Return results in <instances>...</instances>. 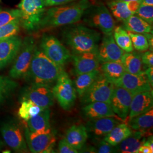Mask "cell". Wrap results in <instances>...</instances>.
<instances>
[{"label":"cell","mask_w":153,"mask_h":153,"mask_svg":"<svg viewBox=\"0 0 153 153\" xmlns=\"http://www.w3.org/2000/svg\"><path fill=\"white\" fill-rule=\"evenodd\" d=\"M90 6V0H80L69 5L52 6L45 10L39 29L52 28L74 24L81 19Z\"/></svg>","instance_id":"cell-1"},{"label":"cell","mask_w":153,"mask_h":153,"mask_svg":"<svg viewBox=\"0 0 153 153\" xmlns=\"http://www.w3.org/2000/svg\"><path fill=\"white\" fill-rule=\"evenodd\" d=\"M64 68L55 64L36 46L26 77H28L32 85H43L51 86L56 83Z\"/></svg>","instance_id":"cell-2"},{"label":"cell","mask_w":153,"mask_h":153,"mask_svg":"<svg viewBox=\"0 0 153 153\" xmlns=\"http://www.w3.org/2000/svg\"><path fill=\"white\" fill-rule=\"evenodd\" d=\"M64 41L73 54L97 52L100 34L96 30L83 25L66 28L63 33Z\"/></svg>","instance_id":"cell-3"},{"label":"cell","mask_w":153,"mask_h":153,"mask_svg":"<svg viewBox=\"0 0 153 153\" xmlns=\"http://www.w3.org/2000/svg\"><path fill=\"white\" fill-rule=\"evenodd\" d=\"M45 0H21L18 4L21 26L28 32L39 29L46 10Z\"/></svg>","instance_id":"cell-4"},{"label":"cell","mask_w":153,"mask_h":153,"mask_svg":"<svg viewBox=\"0 0 153 153\" xmlns=\"http://www.w3.org/2000/svg\"><path fill=\"white\" fill-rule=\"evenodd\" d=\"M53 94L61 107L69 111L74 105L76 98V91L71 78L64 71L58 77L52 88Z\"/></svg>","instance_id":"cell-5"},{"label":"cell","mask_w":153,"mask_h":153,"mask_svg":"<svg viewBox=\"0 0 153 153\" xmlns=\"http://www.w3.org/2000/svg\"><path fill=\"white\" fill-rule=\"evenodd\" d=\"M35 47V41L33 36H27L24 39L21 48L9 71L12 78L19 79L27 76Z\"/></svg>","instance_id":"cell-6"},{"label":"cell","mask_w":153,"mask_h":153,"mask_svg":"<svg viewBox=\"0 0 153 153\" xmlns=\"http://www.w3.org/2000/svg\"><path fill=\"white\" fill-rule=\"evenodd\" d=\"M84 15V21L89 26L98 29L104 35L112 34L115 27V20L105 6H90Z\"/></svg>","instance_id":"cell-7"},{"label":"cell","mask_w":153,"mask_h":153,"mask_svg":"<svg viewBox=\"0 0 153 153\" xmlns=\"http://www.w3.org/2000/svg\"><path fill=\"white\" fill-rule=\"evenodd\" d=\"M115 85L100 73L91 86L82 97L81 102L86 104L94 102H102L110 104Z\"/></svg>","instance_id":"cell-8"},{"label":"cell","mask_w":153,"mask_h":153,"mask_svg":"<svg viewBox=\"0 0 153 153\" xmlns=\"http://www.w3.org/2000/svg\"><path fill=\"white\" fill-rule=\"evenodd\" d=\"M40 48L50 60L62 68L71 58L69 50L52 35H44L41 40Z\"/></svg>","instance_id":"cell-9"},{"label":"cell","mask_w":153,"mask_h":153,"mask_svg":"<svg viewBox=\"0 0 153 153\" xmlns=\"http://www.w3.org/2000/svg\"><path fill=\"white\" fill-rule=\"evenodd\" d=\"M25 137L28 149L31 153L53 152L56 138L52 131L45 133H35L30 131L26 126Z\"/></svg>","instance_id":"cell-10"},{"label":"cell","mask_w":153,"mask_h":153,"mask_svg":"<svg viewBox=\"0 0 153 153\" xmlns=\"http://www.w3.org/2000/svg\"><path fill=\"white\" fill-rule=\"evenodd\" d=\"M114 84L116 86L125 88L134 95L145 91H153V86L149 81L145 71L137 74L125 72Z\"/></svg>","instance_id":"cell-11"},{"label":"cell","mask_w":153,"mask_h":153,"mask_svg":"<svg viewBox=\"0 0 153 153\" xmlns=\"http://www.w3.org/2000/svg\"><path fill=\"white\" fill-rule=\"evenodd\" d=\"M1 132L5 142L16 152L27 150V143L21 127L14 122L4 124L1 128Z\"/></svg>","instance_id":"cell-12"},{"label":"cell","mask_w":153,"mask_h":153,"mask_svg":"<svg viewBox=\"0 0 153 153\" xmlns=\"http://www.w3.org/2000/svg\"><path fill=\"white\" fill-rule=\"evenodd\" d=\"M134 94L124 88L115 86L110 105L114 112L123 120L129 116L131 99Z\"/></svg>","instance_id":"cell-13"},{"label":"cell","mask_w":153,"mask_h":153,"mask_svg":"<svg viewBox=\"0 0 153 153\" xmlns=\"http://www.w3.org/2000/svg\"><path fill=\"white\" fill-rule=\"evenodd\" d=\"M54 98L51 86L32 85L24 91L22 99H29L43 109H46L53 104Z\"/></svg>","instance_id":"cell-14"},{"label":"cell","mask_w":153,"mask_h":153,"mask_svg":"<svg viewBox=\"0 0 153 153\" xmlns=\"http://www.w3.org/2000/svg\"><path fill=\"white\" fill-rule=\"evenodd\" d=\"M119 123L117 118L112 117L90 120L86 126L88 136L96 141L102 140Z\"/></svg>","instance_id":"cell-15"},{"label":"cell","mask_w":153,"mask_h":153,"mask_svg":"<svg viewBox=\"0 0 153 153\" xmlns=\"http://www.w3.org/2000/svg\"><path fill=\"white\" fill-rule=\"evenodd\" d=\"M124 51L115 42L112 34L104 35L98 47L97 56L100 63L105 62H121Z\"/></svg>","instance_id":"cell-16"},{"label":"cell","mask_w":153,"mask_h":153,"mask_svg":"<svg viewBox=\"0 0 153 153\" xmlns=\"http://www.w3.org/2000/svg\"><path fill=\"white\" fill-rule=\"evenodd\" d=\"M22 39L13 35L0 40V69L11 63L21 48Z\"/></svg>","instance_id":"cell-17"},{"label":"cell","mask_w":153,"mask_h":153,"mask_svg":"<svg viewBox=\"0 0 153 153\" xmlns=\"http://www.w3.org/2000/svg\"><path fill=\"white\" fill-rule=\"evenodd\" d=\"M72 59L73 60V71L76 76L95 71L100 68V63L97 52L73 54Z\"/></svg>","instance_id":"cell-18"},{"label":"cell","mask_w":153,"mask_h":153,"mask_svg":"<svg viewBox=\"0 0 153 153\" xmlns=\"http://www.w3.org/2000/svg\"><path fill=\"white\" fill-rule=\"evenodd\" d=\"M140 5L141 1H140L113 0L108 3V6L113 16L118 21L122 22L135 14Z\"/></svg>","instance_id":"cell-19"},{"label":"cell","mask_w":153,"mask_h":153,"mask_svg":"<svg viewBox=\"0 0 153 153\" xmlns=\"http://www.w3.org/2000/svg\"><path fill=\"white\" fill-rule=\"evenodd\" d=\"M82 115L90 120L107 117L121 119L114 112L110 104L106 102H94L85 104L82 108Z\"/></svg>","instance_id":"cell-20"},{"label":"cell","mask_w":153,"mask_h":153,"mask_svg":"<svg viewBox=\"0 0 153 153\" xmlns=\"http://www.w3.org/2000/svg\"><path fill=\"white\" fill-rule=\"evenodd\" d=\"M153 91H145L134 95L131 99L129 119L153 108Z\"/></svg>","instance_id":"cell-21"},{"label":"cell","mask_w":153,"mask_h":153,"mask_svg":"<svg viewBox=\"0 0 153 153\" xmlns=\"http://www.w3.org/2000/svg\"><path fill=\"white\" fill-rule=\"evenodd\" d=\"M148 131H135L131 134L118 144L116 147L117 152L123 153H137L140 147L146 140Z\"/></svg>","instance_id":"cell-22"},{"label":"cell","mask_w":153,"mask_h":153,"mask_svg":"<svg viewBox=\"0 0 153 153\" xmlns=\"http://www.w3.org/2000/svg\"><path fill=\"white\" fill-rule=\"evenodd\" d=\"M88 137V131L85 126L73 125L66 131L64 138L78 151L84 147Z\"/></svg>","instance_id":"cell-23"},{"label":"cell","mask_w":153,"mask_h":153,"mask_svg":"<svg viewBox=\"0 0 153 153\" xmlns=\"http://www.w3.org/2000/svg\"><path fill=\"white\" fill-rule=\"evenodd\" d=\"M49 108L43 109L38 115L25 121L27 127L31 131L35 133H45L52 131L50 124Z\"/></svg>","instance_id":"cell-24"},{"label":"cell","mask_w":153,"mask_h":153,"mask_svg":"<svg viewBox=\"0 0 153 153\" xmlns=\"http://www.w3.org/2000/svg\"><path fill=\"white\" fill-rule=\"evenodd\" d=\"M123 22V27L128 32L142 34L153 33L152 26L136 14L132 15Z\"/></svg>","instance_id":"cell-25"},{"label":"cell","mask_w":153,"mask_h":153,"mask_svg":"<svg viewBox=\"0 0 153 153\" xmlns=\"http://www.w3.org/2000/svg\"><path fill=\"white\" fill-rule=\"evenodd\" d=\"M100 73V69H98L88 73L76 76L74 86L76 90V94L80 98H82L88 88L91 86L93 82L95 81Z\"/></svg>","instance_id":"cell-26"},{"label":"cell","mask_w":153,"mask_h":153,"mask_svg":"<svg viewBox=\"0 0 153 153\" xmlns=\"http://www.w3.org/2000/svg\"><path fill=\"white\" fill-rule=\"evenodd\" d=\"M153 126V109L130 119L128 126L134 131H149Z\"/></svg>","instance_id":"cell-27"},{"label":"cell","mask_w":153,"mask_h":153,"mask_svg":"<svg viewBox=\"0 0 153 153\" xmlns=\"http://www.w3.org/2000/svg\"><path fill=\"white\" fill-rule=\"evenodd\" d=\"M132 131L131 128L126 123H119L104 137L103 140L111 145L116 146L129 137Z\"/></svg>","instance_id":"cell-28"},{"label":"cell","mask_w":153,"mask_h":153,"mask_svg":"<svg viewBox=\"0 0 153 153\" xmlns=\"http://www.w3.org/2000/svg\"><path fill=\"white\" fill-rule=\"evenodd\" d=\"M121 62L126 72L137 74L142 72V62L140 55L136 53L124 52L121 59Z\"/></svg>","instance_id":"cell-29"},{"label":"cell","mask_w":153,"mask_h":153,"mask_svg":"<svg viewBox=\"0 0 153 153\" xmlns=\"http://www.w3.org/2000/svg\"><path fill=\"white\" fill-rule=\"evenodd\" d=\"M100 71L110 82L114 83L126 72L121 62H105L102 63Z\"/></svg>","instance_id":"cell-30"},{"label":"cell","mask_w":153,"mask_h":153,"mask_svg":"<svg viewBox=\"0 0 153 153\" xmlns=\"http://www.w3.org/2000/svg\"><path fill=\"white\" fill-rule=\"evenodd\" d=\"M115 42L117 45L126 52L133 51L131 39L128 32L121 26L115 27L112 33Z\"/></svg>","instance_id":"cell-31"},{"label":"cell","mask_w":153,"mask_h":153,"mask_svg":"<svg viewBox=\"0 0 153 153\" xmlns=\"http://www.w3.org/2000/svg\"><path fill=\"white\" fill-rule=\"evenodd\" d=\"M43 108L27 99H22L21 106L18 109V115L23 120L26 121L31 117L39 114Z\"/></svg>","instance_id":"cell-32"},{"label":"cell","mask_w":153,"mask_h":153,"mask_svg":"<svg viewBox=\"0 0 153 153\" xmlns=\"http://www.w3.org/2000/svg\"><path fill=\"white\" fill-rule=\"evenodd\" d=\"M17 84L7 76H0V103L5 100L16 88Z\"/></svg>","instance_id":"cell-33"},{"label":"cell","mask_w":153,"mask_h":153,"mask_svg":"<svg viewBox=\"0 0 153 153\" xmlns=\"http://www.w3.org/2000/svg\"><path fill=\"white\" fill-rule=\"evenodd\" d=\"M128 33L131 39L133 48L140 52L146 51L149 48L148 38L145 34L131 32H128Z\"/></svg>","instance_id":"cell-34"},{"label":"cell","mask_w":153,"mask_h":153,"mask_svg":"<svg viewBox=\"0 0 153 153\" xmlns=\"http://www.w3.org/2000/svg\"><path fill=\"white\" fill-rule=\"evenodd\" d=\"M20 18L16 19L0 27V40L16 35L20 29Z\"/></svg>","instance_id":"cell-35"},{"label":"cell","mask_w":153,"mask_h":153,"mask_svg":"<svg viewBox=\"0 0 153 153\" xmlns=\"http://www.w3.org/2000/svg\"><path fill=\"white\" fill-rule=\"evenodd\" d=\"M20 18L21 12L18 9L0 11V27Z\"/></svg>","instance_id":"cell-36"},{"label":"cell","mask_w":153,"mask_h":153,"mask_svg":"<svg viewBox=\"0 0 153 153\" xmlns=\"http://www.w3.org/2000/svg\"><path fill=\"white\" fill-rule=\"evenodd\" d=\"M136 14L150 25H153V6L140 5Z\"/></svg>","instance_id":"cell-37"},{"label":"cell","mask_w":153,"mask_h":153,"mask_svg":"<svg viewBox=\"0 0 153 153\" xmlns=\"http://www.w3.org/2000/svg\"><path fill=\"white\" fill-rule=\"evenodd\" d=\"M95 152L98 153H111L117 152L116 146H112L109 143L104 141L103 139L98 141Z\"/></svg>","instance_id":"cell-38"},{"label":"cell","mask_w":153,"mask_h":153,"mask_svg":"<svg viewBox=\"0 0 153 153\" xmlns=\"http://www.w3.org/2000/svg\"><path fill=\"white\" fill-rule=\"evenodd\" d=\"M58 151L60 153H77L78 152L67 142L65 138L61 140L58 145Z\"/></svg>","instance_id":"cell-39"},{"label":"cell","mask_w":153,"mask_h":153,"mask_svg":"<svg viewBox=\"0 0 153 153\" xmlns=\"http://www.w3.org/2000/svg\"><path fill=\"white\" fill-rule=\"evenodd\" d=\"M142 64H144L148 67H153V51H146L143 53L141 57Z\"/></svg>","instance_id":"cell-40"},{"label":"cell","mask_w":153,"mask_h":153,"mask_svg":"<svg viewBox=\"0 0 153 153\" xmlns=\"http://www.w3.org/2000/svg\"><path fill=\"white\" fill-rule=\"evenodd\" d=\"M75 0H45L44 2L46 7H52L67 4Z\"/></svg>","instance_id":"cell-41"},{"label":"cell","mask_w":153,"mask_h":153,"mask_svg":"<svg viewBox=\"0 0 153 153\" xmlns=\"http://www.w3.org/2000/svg\"><path fill=\"white\" fill-rule=\"evenodd\" d=\"M145 73L148 78V80L153 86V67H149L145 71Z\"/></svg>","instance_id":"cell-42"},{"label":"cell","mask_w":153,"mask_h":153,"mask_svg":"<svg viewBox=\"0 0 153 153\" xmlns=\"http://www.w3.org/2000/svg\"><path fill=\"white\" fill-rule=\"evenodd\" d=\"M138 153H153V150L148 146L143 145L140 147L138 149Z\"/></svg>","instance_id":"cell-43"},{"label":"cell","mask_w":153,"mask_h":153,"mask_svg":"<svg viewBox=\"0 0 153 153\" xmlns=\"http://www.w3.org/2000/svg\"><path fill=\"white\" fill-rule=\"evenodd\" d=\"M141 5L153 6V0H141Z\"/></svg>","instance_id":"cell-44"},{"label":"cell","mask_w":153,"mask_h":153,"mask_svg":"<svg viewBox=\"0 0 153 153\" xmlns=\"http://www.w3.org/2000/svg\"><path fill=\"white\" fill-rule=\"evenodd\" d=\"M121 1H141V0H121Z\"/></svg>","instance_id":"cell-45"},{"label":"cell","mask_w":153,"mask_h":153,"mask_svg":"<svg viewBox=\"0 0 153 153\" xmlns=\"http://www.w3.org/2000/svg\"><path fill=\"white\" fill-rule=\"evenodd\" d=\"M1 146L0 145V150H1Z\"/></svg>","instance_id":"cell-46"},{"label":"cell","mask_w":153,"mask_h":153,"mask_svg":"<svg viewBox=\"0 0 153 153\" xmlns=\"http://www.w3.org/2000/svg\"><path fill=\"white\" fill-rule=\"evenodd\" d=\"M0 2H1V0H0Z\"/></svg>","instance_id":"cell-47"},{"label":"cell","mask_w":153,"mask_h":153,"mask_svg":"<svg viewBox=\"0 0 153 153\" xmlns=\"http://www.w3.org/2000/svg\"><path fill=\"white\" fill-rule=\"evenodd\" d=\"M0 11H1V9H0Z\"/></svg>","instance_id":"cell-48"}]
</instances>
